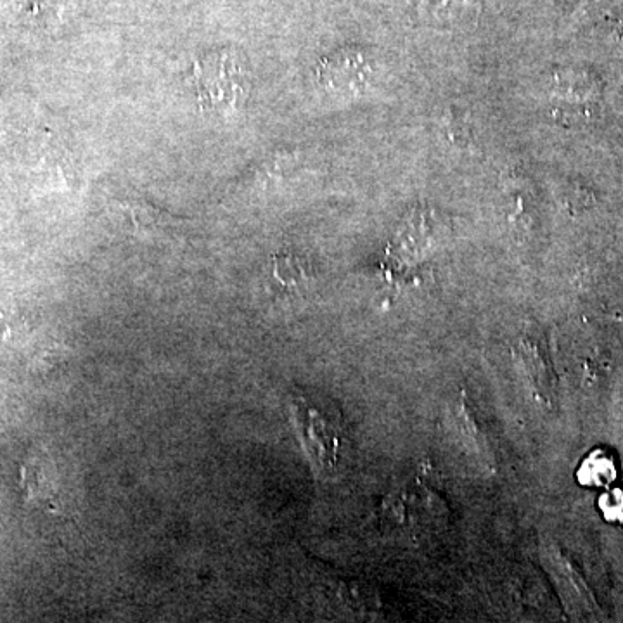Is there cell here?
<instances>
[{"label":"cell","mask_w":623,"mask_h":623,"mask_svg":"<svg viewBox=\"0 0 623 623\" xmlns=\"http://www.w3.org/2000/svg\"><path fill=\"white\" fill-rule=\"evenodd\" d=\"M601 509L608 520H623V489H613L601 499Z\"/></svg>","instance_id":"5b68a950"},{"label":"cell","mask_w":623,"mask_h":623,"mask_svg":"<svg viewBox=\"0 0 623 623\" xmlns=\"http://www.w3.org/2000/svg\"><path fill=\"white\" fill-rule=\"evenodd\" d=\"M274 279L283 290H300L309 281V270L295 255L274 258Z\"/></svg>","instance_id":"3957f363"},{"label":"cell","mask_w":623,"mask_h":623,"mask_svg":"<svg viewBox=\"0 0 623 623\" xmlns=\"http://www.w3.org/2000/svg\"><path fill=\"white\" fill-rule=\"evenodd\" d=\"M123 206L129 210L132 224H134L139 231H153L156 227H165V225H167V213L160 212V210H156L153 206L141 203V201L125 203Z\"/></svg>","instance_id":"277c9868"},{"label":"cell","mask_w":623,"mask_h":623,"mask_svg":"<svg viewBox=\"0 0 623 623\" xmlns=\"http://www.w3.org/2000/svg\"><path fill=\"white\" fill-rule=\"evenodd\" d=\"M615 476H617L615 463L608 454H604L603 450H596L580 466V482L589 485V487L608 485L615 480Z\"/></svg>","instance_id":"7a4b0ae2"},{"label":"cell","mask_w":623,"mask_h":623,"mask_svg":"<svg viewBox=\"0 0 623 623\" xmlns=\"http://www.w3.org/2000/svg\"><path fill=\"white\" fill-rule=\"evenodd\" d=\"M21 487L25 490L26 501L49 511L58 509V487L49 464L42 457H30L21 466Z\"/></svg>","instance_id":"6da1fadb"}]
</instances>
